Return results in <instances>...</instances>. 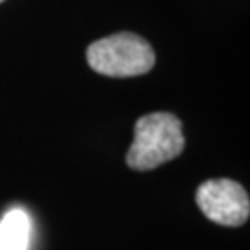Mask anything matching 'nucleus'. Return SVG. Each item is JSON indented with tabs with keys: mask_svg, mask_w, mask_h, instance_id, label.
Listing matches in <instances>:
<instances>
[{
	"mask_svg": "<svg viewBox=\"0 0 250 250\" xmlns=\"http://www.w3.org/2000/svg\"><path fill=\"white\" fill-rule=\"evenodd\" d=\"M186 139L182 121L167 111H156L137 119L134 143L128 148L126 163L134 170H152L161 163L178 158Z\"/></svg>",
	"mask_w": 250,
	"mask_h": 250,
	"instance_id": "nucleus-1",
	"label": "nucleus"
},
{
	"mask_svg": "<svg viewBox=\"0 0 250 250\" xmlns=\"http://www.w3.org/2000/svg\"><path fill=\"white\" fill-rule=\"evenodd\" d=\"M87 63L95 72L109 78L146 74L156 63V52L145 37L119 32L87 46Z\"/></svg>",
	"mask_w": 250,
	"mask_h": 250,
	"instance_id": "nucleus-2",
	"label": "nucleus"
},
{
	"mask_svg": "<svg viewBox=\"0 0 250 250\" xmlns=\"http://www.w3.org/2000/svg\"><path fill=\"white\" fill-rule=\"evenodd\" d=\"M197 200L200 211L217 224L241 226L249 221L250 198L247 189L235 180L217 178L208 180L197 189Z\"/></svg>",
	"mask_w": 250,
	"mask_h": 250,
	"instance_id": "nucleus-3",
	"label": "nucleus"
},
{
	"mask_svg": "<svg viewBox=\"0 0 250 250\" xmlns=\"http://www.w3.org/2000/svg\"><path fill=\"white\" fill-rule=\"evenodd\" d=\"M32 221L24 209H11L0 221V250H28Z\"/></svg>",
	"mask_w": 250,
	"mask_h": 250,
	"instance_id": "nucleus-4",
	"label": "nucleus"
},
{
	"mask_svg": "<svg viewBox=\"0 0 250 250\" xmlns=\"http://www.w3.org/2000/svg\"><path fill=\"white\" fill-rule=\"evenodd\" d=\"M0 2H4V0H0Z\"/></svg>",
	"mask_w": 250,
	"mask_h": 250,
	"instance_id": "nucleus-5",
	"label": "nucleus"
}]
</instances>
